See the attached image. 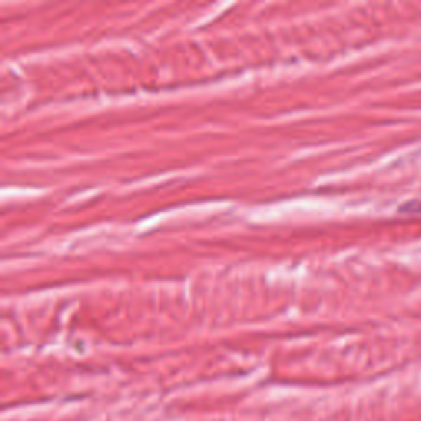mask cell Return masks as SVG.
I'll return each instance as SVG.
<instances>
[{
    "label": "cell",
    "instance_id": "cell-1",
    "mask_svg": "<svg viewBox=\"0 0 421 421\" xmlns=\"http://www.w3.org/2000/svg\"><path fill=\"white\" fill-rule=\"evenodd\" d=\"M400 211H403V212H416V214H420V212H421V201L420 203H408L402 207Z\"/></svg>",
    "mask_w": 421,
    "mask_h": 421
}]
</instances>
